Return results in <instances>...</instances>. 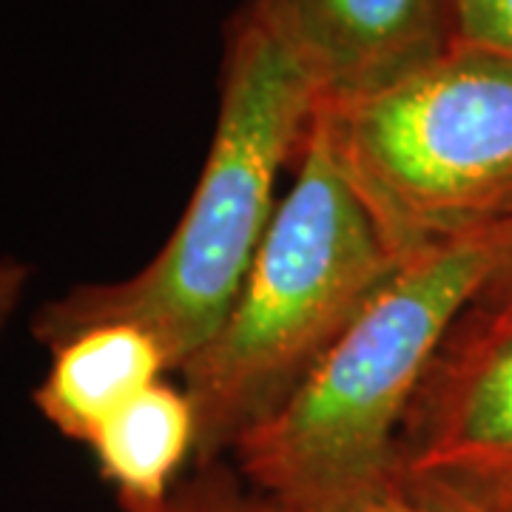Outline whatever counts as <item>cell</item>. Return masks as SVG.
<instances>
[{
	"mask_svg": "<svg viewBox=\"0 0 512 512\" xmlns=\"http://www.w3.org/2000/svg\"><path fill=\"white\" fill-rule=\"evenodd\" d=\"M512 254V220L404 256L231 456L239 476L285 512H333L399 493L407 416L444 345Z\"/></svg>",
	"mask_w": 512,
	"mask_h": 512,
	"instance_id": "6da1fadb",
	"label": "cell"
},
{
	"mask_svg": "<svg viewBox=\"0 0 512 512\" xmlns=\"http://www.w3.org/2000/svg\"><path fill=\"white\" fill-rule=\"evenodd\" d=\"M322 109L319 92L248 15L228 26L220 111L183 217L157 256L117 282L77 285L32 316L55 350L80 330L137 325L171 370L197 356L228 316L276 214V180L296 163Z\"/></svg>",
	"mask_w": 512,
	"mask_h": 512,
	"instance_id": "7a4b0ae2",
	"label": "cell"
},
{
	"mask_svg": "<svg viewBox=\"0 0 512 512\" xmlns=\"http://www.w3.org/2000/svg\"><path fill=\"white\" fill-rule=\"evenodd\" d=\"M296 163L231 311L180 367L200 470L305 382L402 262L348 183L322 109Z\"/></svg>",
	"mask_w": 512,
	"mask_h": 512,
	"instance_id": "3957f363",
	"label": "cell"
},
{
	"mask_svg": "<svg viewBox=\"0 0 512 512\" xmlns=\"http://www.w3.org/2000/svg\"><path fill=\"white\" fill-rule=\"evenodd\" d=\"M348 183L396 256L512 220V63L450 46L382 92L322 106Z\"/></svg>",
	"mask_w": 512,
	"mask_h": 512,
	"instance_id": "277c9868",
	"label": "cell"
},
{
	"mask_svg": "<svg viewBox=\"0 0 512 512\" xmlns=\"http://www.w3.org/2000/svg\"><path fill=\"white\" fill-rule=\"evenodd\" d=\"M396 487L430 512H512V328L450 336L404 424Z\"/></svg>",
	"mask_w": 512,
	"mask_h": 512,
	"instance_id": "5b68a950",
	"label": "cell"
},
{
	"mask_svg": "<svg viewBox=\"0 0 512 512\" xmlns=\"http://www.w3.org/2000/svg\"><path fill=\"white\" fill-rule=\"evenodd\" d=\"M319 92L345 106L382 92L456 46L453 0H245Z\"/></svg>",
	"mask_w": 512,
	"mask_h": 512,
	"instance_id": "8992f818",
	"label": "cell"
},
{
	"mask_svg": "<svg viewBox=\"0 0 512 512\" xmlns=\"http://www.w3.org/2000/svg\"><path fill=\"white\" fill-rule=\"evenodd\" d=\"M171 373L168 356L137 325L80 330L52 350V367L37 384L40 416L66 439L89 444L106 421Z\"/></svg>",
	"mask_w": 512,
	"mask_h": 512,
	"instance_id": "52a82bcc",
	"label": "cell"
},
{
	"mask_svg": "<svg viewBox=\"0 0 512 512\" xmlns=\"http://www.w3.org/2000/svg\"><path fill=\"white\" fill-rule=\"evenodd\" d=\"M123 512H151L177 490L197 456V416L183 387L151 384L117 410L86 444Z\"/></svg>",
	"mask_w": 512,
	"mask_h": 512,
	"instance_id": "ba28073f",
	"label": "cell"
},
{
	"mask_svg": "<svg viewBox=\"0 0 512 512\" xmlns=\"http://www.w3.org/2000/svg\"><path fill=\"white\" fill-rule=\"evenodd\" d=\"M151 512H285L271 498L251 487L237 484V478L202 467L200 476L188 484H177L171 498Z\"/></svg>",
	"mask_w": 512,
	"mask_h": 512,
	"instance_id": "9c48e42d",
	"label": "cell"
},
{
	"mask_svg": "<svg viewBox=\"0 0 512 512\" xmlns=\"http://www.w3.org/2000/svg\"><path fill=\"white\" fill-rule=\"evenodd\" d=\"M456 43L512 63V0H453Z\"/></svg>",
	"mask_w": 512,
	"mask_h": 512,
	"instance_id": "30bf717a",
	"label": "cell"
},
{
	"mask_svg": "<svg viewBox=\"0 0 512 512\" xmlns=\"http://www.w3.org/2000/svg\"><path fill=\"white\" fill-rule=\"evenodd\" d=\"M504 328H512V254L458 325L464 333H498Z\"/></svg>",
	"mask_w": 512,
	"mask_h": 512,
	"instance_id": "8fae6325",
	"label": "cell"
},
{
	"mask_svg": "<svg viewBox=\"0 0 512 512\" xmlns=\"http://www.w3.org/2000/svg\"><path fill=\"white\" fill-rule=\"evenodd\" d=\"M26 285H29V268L15 259H3L0 262V328L9 322V316L20 305Z\"/></svg>",
	"mask_w": 512,
	"mask_h": 512,
	"instance_id": "7c38bea8",
	"label": "cell"
},
{
	"mask_svg": "<svg viewBox=\"0 0 512 512\" xmlns=\"http://www.w3.org/2000/svg\"><path fill=\"white\" fill-rule=\"evenodd\" d=\"M333 512H430L413 504L410 498H404L402 493H390L384 498H373V501H365V504H353V507H345V510H333Z\"/></svg>",
	"mask_w": 512,
	"mask_h": 512,
	"instance_id": "4fadbf2b",
	"label": "cell"
}]
</instances>
